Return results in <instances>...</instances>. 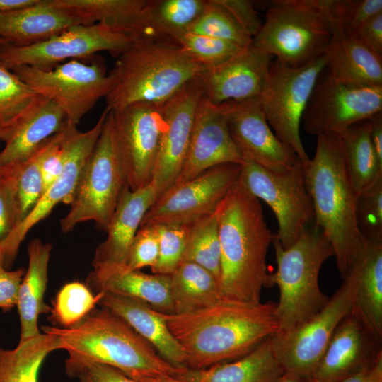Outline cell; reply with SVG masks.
Wrapping results in <instances>:
<instances>
[{"instance_id": "obj_18", "label": "cell", "mask_w": 382, "mask_h": 382, "mask_svg": "<svg viewBox=\"0 0 382 382\" xmlns=\"http://www.w3.org/2000/svg\"><path fill=\"white\" fill-rule=\"evenodd\" d=\"M219 106L243 157L275 173L285 172L301 162L294 151L272 130L258 98L225 102Z\"/></svg>"}, {"instance_id": "obj_16", "label": "cell", "mask_w": 382, "mask_h": 382, "mask_svg": "<svg viewBox=\"0 0 382 382\" xmlns=\"http://www.w3.org/2000/svg\"><path fill=\"white\" fill-rule=\"evenodd\" d=\"M240 172L241 165L223 163L172 186L156 199L144 216L140 226L189 224L214 213L238 180Z\"/></svg>"}, {"instance_id": "obj_21", "label": "cell", "mask_w": 382, "mask_h": 382, "mask_svg": "<svg viewBox=\"0 0 382 382\" xmlns=\"http://www.w3.org/2000/svg\"><path fill=\"white\" fill-rule=\"evenodd\" d=\"M242 162L243 156L231 137L220 107L202 96L185 160L173 186L192 180L212 167Z\"/></svg>"}, {"instance_id": "obj_13", "label": "cell", "mask_w": 382, "mask_h": 382, "mask_svg": "<svg viewBox=\"0 0 382 382\" xmlns=\"http://www.w3.org/2000/svg\"><path fill=\"white\" fill-rule=\"evenodd\" d=\"M134 38L99 23L79 25L35 45H0V59L10 69L19 66L51 69L65 62L88 58L102 51L119 57L132 46Z\"/></svg>"}, {"instance_id": "obj_8", "label": "cell", "mask_w": 382, "mask_h": 382, "mask_svg": "<svg viewBox=\"0 0 382 382\" xmlns=\"http://www.w3.org/2000/svg\"><path fill=\"white\" fill-rule=\"evenodd\" d=\"M332 33L310 0L272 1L252 45L292 67L323 54Z\"/></svg>"}, {"instance_id": "obj_20", "label": "cell", "mask_w": 382, "mask_h": 382, "mask_svg": "<svg viewBox=\"0 0 382 382\" xmlns=\"http://www.w3.org/2000/svg\"><path fill=\"white\" fill-rule=\"evenodd\" d=\"M201 96L197 79L162 105L164 129L151 181L157 198L173 185L183 168Z\"/></svg>"}, {"instance_id": "obj_19", "label": "cell", "mask_w": 382, "mask_h": 382, "mask_svg": "<svg viewBox=\"0 0 382 382\" xmlns=\"http://www.w3.org/2000/svg\"><path fill=\"white\" fill-rule=\"evenodd\" d=\"M382 357L379 335L354 305L341 320L312 377L314 382H340Z\"/></svg>"}, {"instance_id": "obj_17", "label": "cell", "mask_w": 382, "mask_h": 382, "mask_svg": "<svg viewBox=\"0 0 382 382\" xmlns=\"http://www.w3.org/2000/svg\"><path fill=\"white\" fill-rule=\"evenodd\" d=\"M108 112L105 108L95 125L86 132H80L76 126L70 128L63 171L45 190L27 216L0 241L4 262L13 260L30 230L46 218L57 204L61 202L69 204L81 170L100 135Z\"/></svg>"}, {"instance_id": "obj_10", "label": "cell", "mask_w": 382, "mask_h": 382, "mask_svg": "<svg viewBox=\"0 0 382 382\" xmlns=\"http://www.w3.org/2000/svg\"><path fill=\"white\" fill-rule=\"evenodd\" d=\"M238 181L273 211L278 224L274 236L284 248L291 246L314 225L313 206L301 162L285 172L275 173L243 157Z\"/></svg>"}, {"instance_id": "obj_34", "label": "cell", "mask_w": 382, "mask_h": 382, "mask_svg": "<svg viewBox=\"0 0 382 382\" xmlns=\"http://www.w3.org/2000/svg\"><path fill=\"white\" fill-rule=\"evenodd\" d=\"M347 169L356 192L361 193L382 178L370 139L369 119L352 124L339 134Z\"/></svg>"}, {"instance_id": "obj_30", "label": "cell", "mask_w": 382, "mask_h": 382, "mask_svg": "<svg viewBox=\"0 0 382 382\" xmlns=\"http://www.w3.org/2000/svg\"><path fill=\"white\" fill-rule=\"evenodd\" d=\"M69 125L62 108L45 98L12 132L0 151V166L21 163Z\"/></svg>"}, {"instance_id": "obj_48", "label": "cell", "mask_w": 382, "mask_h": 382, "mask_svg": "<svg viewBox=\"0 0 382 382\" xmlns=\"http://www.w3.org/2000/svg\"><path fill=\"white\" fill-rule=\"evenodd\" d=\"M17 224L11 190L1 166L0 171V241L6 238Z\"/></svg>"}, {"instance_id": "obj_43", "label": "cell", "mask_w": 382, "mask_h": 382, "mask_svg": "<svg viewBox=\"0 0 382 382\" xmlns=\"http://www.w3.org/2000/svg\"><path fill=\"white\" fill-rule=\"evenodd\" d=\"M159 237V251L153 274H171L182 262L188 224H161L156 225Z\"/></svg>"}, {"instance_id": "obj_41", "label": "cell", "mask_w": 382, "mask_h": 382, "mask_svg": "<svg viewBox=\"0 0 382 382\" xmlns=\"http://www.w3.org/2000/svg\"><path fill=\"white\" fill-rule=\"evenodd\" d=\"M187 32L222 39L243 47L250 46L253 42V38L217 0L207 1L202 12Z\"/></svg>"}, {"instance_id": "obj_4", "label": "cell", "mask_w": 382, "mask_h": 382, "mask_svg": "<svg viewBox=\"0 0 382 382\" xmlns=\"http://www.w3.org/2000/svg\"><path fill=\"white\" fill-rule=\"evenodd\" d=\"M42 330L58 338L67 360L105 364L139 382L161 374L176 376L186 369L167 362L122 318L104 307L71 327L45 325Z\"/></svg>"}, {"instance_id": "obj_1", "label": "cell", "mask_w": 382, "mask_h": 382, "mask_svg": "<svg viewBox=\"0 0 382 382\" xmlns=\"http://www.w3.org/2000/svg\"><path fill=\"white\" fill-rule=\"evenodd\" d=\"M162 316L191 369L238 359L279 332L276 303L271 301L221 299L197 311Z\"/></svg>"}, {"instance_id": "obj_22", "label": "cell", "mask_w": 382, "mask_h": 382, "mask_svg": "<svg viewBox=\"0 0 382 382\" xmlns=\"http://www.w3.org/2000/svg\"><path fill=\"white\" fill-rule=\"evenodd\" d=\"M274 57L252 44L197 78L202 96L214 105L259 98Z\"/></svg>"}, {"instance_id": "obj_31", "label": "cell", "mask_w": 382, "mask_h": 382, "mask_svg": "<svg viewBox=\"0 0 382 382\" xmlns=\"http://www.w3.org/2000/svg\"><path fill=\"white\" fill-rule=\"evenodd\" d=\"M347 274L354 282V305L382 336V242L364 238L363 248Z\"/></svg>"}, {"instance_id": "obj_40", "label": "cell", "mask_w": 382, "mask_h": 382, "mask_svg": "<svg viewBox=\"0 0 382 382\" xmlns=\"http://www.w3.org/2000/svg\"><path fill=\"white\" fill-rule=\"evenodd\" d=\"M101 296L102 292L93 294L87 285L79 282L67 283L56 296L51 318L62 328L76 325L94 310Z\"/></svg>"}, {"instance_id": "obj_12", "label": "cell", "mask_w": 382, "mask_h": 382, "mask_svg": "<svg viewBox=\"0 0 382 382\" xmlns=\"http://www.w3.org/2000/svg\"><path fill=\"white\" fill-rule=\"evenodd\" d=\"M342 279L340 286L318 313L295 328L279 332L270 338L284 372L312 378L335 330L354 305L353 277L347 274Z\"/></svg>"}, {"instance_id": "obj_7", "label": "cell", "mask_w": 382, "mask_h": 382, "mask_svg": "<svg viewBox=\"0 0 382 382\" xmlns=\"http://www.w3.org/2000/svg\"><path fill=\"white\" fill-rule=\"evenodd\" d=\"M125 185L109 110L100 135L80 174L70 209L59 221L61 231L71 232L78 224L91 221L99 231L106 232Z\"/></svg>"}, {"instance_id": "obj_54", "label": "cell", "mask_w": 382, "mask_h": 382, "mask_svg": "<svg viewBox=\"0 0 382 382\" xmlns=\"http://www.w3.org/2000/svg\"><path fill=\"white\" fill-rule=\"evenodd\" d=\"M40 0H0V13L10 12L38 4Z\"/></svg>"}, {"instance_id": "obj_15", "label": "cell", "mask_w": 382, "mask_h": 382, "mask_svg": "<svg viewBox=\"0 0 382 382\" xmlns=\"http://www.w3.org/2000/svg\"><path fill=\"white\" fill-rule=\"evenodd\" d=\"M162 105L137 103L110 110L125 183L132 191L151 183L164 129Z\"/></svg>"}, {"instance_id": "obj_26", "label": "cell", "mask_w": 382, "mask_h": 382, "mask_svg": "<svg viewBox=\"0 0 382 382\" xmlns=\"http://www.w3.org/2000/svg\"><path fill=\"white\" fill-rule=\"evenodd\" d=\"M325 69L335 78L366 86H382V56L352 35L333 33L325 51Z\"/></svg>"}, {"instance_id": "obj_36", "label": "cell", "mask_w": 382, "mask_h": 382, "mask_svg": "<svg viewBox=\"0 0 382 382\" xmlns=\"http://www.w3.org/2000/svg\"><path fill=\"white\" fill-rule=\"evenodd\" d=\"M51 138L28 159L2 166L11 190L18 224L32 211L44 193L41 166Z\"/></svg>"}, {"instance_id": "obj_60", "label": "cell", "mask_w": 382, "mask_h": 382, "mask_svg": "<svg viewBox=\"0 0 382 382\" xmlns=\"http://www.w3.org/2000/svg\"><path fill=\"white\" fill-rule=\"evenodd\" d=\"M1 138H0V143H1Z\"/></svg>"}, {"instance_id": "obj_5", "label": "cell", "mask_w": 382, "mask_h": 382, "mask_svg": "<svg viewBox=\"0 0 382 382\" xmlns=\"http://www.w3.org/2000/svg\"><path fill=\"white\" fill-rule=\"evenodd\" d=\"M108 73L111 87L106 108L115 110L137 103L162 105L205 67L177 44L141 35L121 54Z\"/></svg>"}, {"instance_id": "obj_57", "label": "cell", "mask_w": 382, "mask_h": 382, "mask_svg": "<svg viewBox=\"0 0 382 382\" xmlns=\"http://www.w3.org/2000/svg\"><path fill=\"white\" fill-rule=\"evenodd\" d=\"M4 256L0 248V270L4 268Z\"/></svg>"}, {"instance_id": "obj_11", "label": "cell", "mask_w": 382, "mask_h": 382, "mask_svg": "<svg viewBox=\"0 0 382 382\" xmlns=\"http://www.w3.org/2000/svg\"><path fill=\"white\" fill-rule=\"evenodd\" d=\"M41 96L54 102L64 112L67 122L77 126L111 87L104 63L71 59L51 69L19 66L11 69Z\"/></svg>"}, {"instance_id": "obj_55", "label": "cell", "mask_w": 382, "mask_h": 382, "mask_svg": "<svg viewBox=\"0 0 382 382\" xmlns=\"http://www.w3.org/2000/svg\"><path fill=\"white\" fill-rule=\"evenodd\" d=\"M274 382H314L311 378L301 377L297 375L284 372Z\"/></svg>"}, {"instance_id": "obj_27", "label": "cell", "mask_w": 382, "mask_h": 382, "mask_svg": "<svg viewBox=\"0 0 382 382\" xmlns=\"http://www.w3.org/2000/svg\"><path fill=\"white\" fill-rule=\"evenodd\" d=\"M270 338L238 359L203 369L186 368L175 376L187 382H274L284 371Z\"/></svg>"}, {"instance_id": "obj_58", "label": "cell", "mask_w": 382, "mask_h": 382, "mask_svg": "<svg viewBox=\"0 0 382 382\" xmlns=\"http://www.w3.org/2000/svg\"><path fill=\"white\" fill-rule=\"evenodd\" d=\"M8 44L4 39L0 38V45Z\"/></svg>"}, {"instance_id": "obj_50", "label": "cell", "mask_w": 382, "mask_h": 382, "mask_svg": "<svg viewBox=\"0 0 382 382\" xmlns=\"http://www.w3.org/2000/svg\"><path fill=\"white\" fill-rule=\"evenodd\" d=\"M23 277V270H0V308L9 311L18 302L19 287Z\"/></svg>"}, {"instance_id": "obj_47", "label": "cell", "mask_w": 382, "mask_h": 382, "mask_svg": "<svg viewBox=\"0 0 382 382\" xmlns=\"http://www.w3.org/2000/svg\"><path fill=\"white\" fill-rule=\"evenodd\" d=\"M233 17L239 25L252 37L257 35L262 23L258 13L246 0H217Z\"/></svg>"}, {"instance_id": "obj_51", "label": "cell", "mask_w": 382, "mask_h": 382, "mask_svg": "<svg viewBox=\"0 0 382 382\" xmlns=\"http://www.w3.org/2000/svg\"><path fill=\"white\" fill-rule=\"evenodd\" d=\"M351 35L366 47L382 56V13L362 24Z\"/></svg>"}, {"instance_id": "obj_53", "label": "cell", "mask_w": 382, "mask_h": 382, "mask_svg": "<svg viewBox=\"0 0 382 382\" xmlns=\"http://www.w3.org/2000/svg\"><path fill=\"white\" fill-rule=\"evenodd\" d=\"M340 382H382V357L371 366Z\"/></svg>"}, {"instance_id": "obj_39", "label": "cell", "mask_w": 382, "mask_h": 382, "mask_svg": "<svg viewBox=\"0 0 382 382\" xmlns=\"http://www.w3.org/2000/svg\"><path fill=\"white\" fill-rule=\"evenodd\" d=\"M182 262L196 263L211 272L219 284L221 245L216 210L188 224Z\"/></svg>"}, {"instance_id": "obj_29", "label": "cell", "mask_w": 382, "mask_h": 382, "mask_svg": "<svg viewBox=\"0 0 382 382\" xmlns=\"http://www.w3.org/2000/svg\"><path fill=\"white\" fill-rule=\"evenodd\" d=\"M52 249L50 243H43L39 238L31 240L28 244V266L19 287L16 305L21 322L19 342L39 335L38 318L51 311L44 301V296Z\"/></svg>"}, {"instance_id": "obj_25", "label": "cell", "mask_w": 382, "mask_h": 382, "mask_svg": "<svg viewBox=\"0 0 382 382\" xmlns=\"http://www.w3.org/2000/svg\"><path fill=\"white\" fill-rule=\"evenodd\" d=\"M100 292L98 303L100 307L122 318L167 362L176 368H187L183 349L169 330L161 312L137 299Z\"/></svg>"}, {"instance_id": "obj_32", "label": "cell", "mask_w": 382, "mask_h": 382, "mask_svg": "<svg viewBox=\"0 0 382 382\" xmlns=\"http://www.w3.org/2000/svg\"><path fill=\"white\" fill-rule=\"evenodd\" d=\"M90 20L133 37L144 35L151 0H52Z\"/></svg>"}, {"instance_id": "obj_59", "label": "cell", "mask_w": 382, "mask_h": 382, "mask_svg": "<svg viewBox=\"0 0 382 382\" xmlns=\"http://www.w3.org/2000/svg\"><path fill=\"white\" fill-rule=\"evenodd\" d=\"M1 166H0V171H1Z\"/></svg>"}, {"instance_id": "obj_2", "label": "cell", "mask_w": 382, "mask_h": 382, "mask_svg": "<svg viewBox=\"0 0 382 382\" xmlns=\"http://www.w3.org/2000/svg\"><path fill=\"white\" fill-rule=\"evenodd\" d=\"M216 213L221 245L222 299L258 303L267 287L266 257L272 233L258 199L236 180Z\"/></svg>"}, {"instance_id": "obj_6", "label": "cell", "mask_w": 382, "mask_h": 382, "mask_svg": "<svg viewBox=\"0 0 382 382\" xmlns=\"http://www.w3.org/2000/svg\"><path fill=\"white\" fill-rule=\"evenodd\" d=\"M271 243L277 269L269 274L267 287L274 284L279 287L276 315L279 332H286L311 318L329 301L330 297L320 289L318 277L323 263L334 256V250L324 233L314 225L306 228L288 248H284L274 234Z\"/></svg>"}, {"instance_id": "obj_33", "label": "cell", "mask_w": 382, "mask_h": 382, "mask_svg": "<svg viewBox=\"0 0 382 382\" xmlns=\"http://www.w3.org/2000/svg\"><path fill=\"white\" fill-rule=\"evenodd\" d=\"M170 277L173 314L197 311L222 299L217 279L196 263L182 262Z\"/></svg>"}, {"instance_id": "obj_9", "label": "cell", "mask_w": 382, "mask_h": 382, "mask_svg": "<svg viewBox=\"0 0 382 382\" xmlns=\"http://www.w3.org/2000/svg\"><path fill=\"white\" fill-rule=\"evenodd\" d=\"M325 67V53L300 67L273 59L265 88L258 98L273 132L294 151L301 164L310 158L301 139L300 124L316 81Z\"/></svg>"}, {"instance_id": "obj_14", "label": "cell", "mask_w": 382, "mask_h": 382, "mask_svg": "<svg viewBox=\"0 0 382 382\" xmlns=\"http://www.w3.org/2000/svg\"><path fill=\"white\" fill-rule=\"evenodd\" d=\"M382 112V86H366L335 78L324 68L318 75L301 122L312 135L340 134Z\"/></svg>"}, {"instance_id": "obj_37", "label": "cell", "mask_w": 382, "mask_h": 382, "mask_svg": "<svg viewBox=\"0 0 382 382\" xmlns=\"http://www.w3.org/2000/svg\"><path fill=\"white\" fill-rule=\"evenodd\" d=\"M204 0H151L143 35L175 40L202 12Z\"/></svg>"}, {"instance_id": "obj_46", "label": "cell", "mask_w": 382, "mask_h": 382, "mask_svg": "<svg viewBox=\"0 0 382 382\" xmlns=\"http://www.w3.org/2000/svg\"><path fill=\"white\" fill-rule=\"evenodd\" d=\"M65 371L79 382H139L114 367L98 363L66 359Z\"/></svg>"}, {"instance_id": "obj_49", "label": "cell", "mask_w": 382, "mask_h": 382, "mask_svg": "<svg viewBox=\"0 0 382 382\" xmlns=\"http://www.w3.org/2000/svg\"><path fill=\"white\" fill-rule=\"evenodd\" d=\"M382 13V0H354L342 31L352 34L359 26Z\"/></svg>"}, {"instance_id": "obj_45", "label": "cell", "mask_w": 382, "mask_h": 382, "mask_svg": "<svg viewBox=\"0 0 382 382\" xmlns=\"http://www.w3.org/2000/svg\"><path fill=\"white\" fill-rule=\"evenodd\" d=\"M159 237L156 225L140 226L130 245L124 271L152 268L157 262Z\"/></svg>"}, {"instance_id": "obj_38", "label": "cell", "mask_w": 382, "mask_h": 382, "mask_svg": "<svg viewBox=\"0 0 382 382\" xmlns=\"http://www.w3.org/2000/svg\"><path fill=\"white\" fill-rule=\"evenodd\" d=\"M44 97L23 82L0 59V138L5 141Z\"/></svg>"}, {"instance_id": "obj_3", "label": "cell", "mask_w": 382, "mask_h": 382, "mask_svg": "<svg viewBox=\"0 0 382 382\" xmlns=\"http://www.w3.org/2000/svg\"><path fill=\"white\" fill-rule=\"evenodd\" d=\"M316 137L313 158L302 164L304 180L313 206L314 226L330 241L342 278L364 245L355 216L358 193L347 169L340 134L328 132Z\"/></svg>"}, {"instance_id": "obj_35", "label": "cell", "mask_w": 382, "mask_h": 382, "mask_svg": "<svg viewBox=\"0 0 382 382\" xmlns=\"http://www.w3.org/2000/svg\"><path fill=\"white\" fill-rule=\"evenodd\" d=\"M57 349L58 338L44 332L19 342L15 349L0 347V382H38L45 359Z\"/></svg>"}, {"instance_id": "obj_23", "label": "cell", "mask_w": 382, "mask_h": 382, "mask_svg": "<svg viewBox=\"0 0 382 382\" xmlns=\"http://www.w3.org/2000/svg\"><path fill=\"white\" fill-rule=\"evenodd\" d=\"M157 199L152 183L136 190L125 185L110 219L107 237L96 249L92 261L96 272L123 270L133 238L144 216Z\"/></svg>"}, {"instance_id": "obj_44", "label": "cell", "mask_w": 382, "mask_h": 382, "mask_svg": "<svg viewBox=\"0 0 382 382\" xmlns=\"http://www.w3.org/2000/svg\"><path fill=\"white\" fill-rule=\"evenodd\" d=\"M355 216L359 231L364 238L382 242V178L358 194Z\"/></svg>"}, {"instance_id": "obj_42", "label": "cell", "mask_w": 382, "mask_h": 382, "mask_svg": "<svg viewBox=\"0 0 382 382\" xmlns=\"http://www.w3.org/2000/svg\"><path fill=\"white\" fill-rule=\"evenodd\" d=\"M175 41L187 55L205 68L221 64L245 48L227 40L190 32L184 33Z\"/></svg>"}, {"instance_id": "obj_56", "label": "cell", "mask_w": 382, "mask_h": 382, "mask_svg": "<svg viewBox=\"0 0 382 382\" xmlns=\"http://www.w3.org/2000/svg\"><path fill=\"white\" fill-rule=\"evenodd\" d=\"M144 382H187L175 376L168 374H161L156 377L149 378Z\"/></svg>"}, {"instance_id": "obj_24", "label": "cell", "mask_w": 382, "mask_h": 382, "mask_svg": "<svg viewBox=\"0 0 382 382\" xmlns=\"http://www.w3.org/2000/svg\"><path fill=\"white\" fill-rule=\"evenodd\" d=\"M93 24L76 11L40 0L32 6L0 13V38L16 47L35 45L79 25Z\"/></svg>"}, {"instance_id": "obj_52", "label": "cell", "mask_w": 382, "mask_h": 382, "mask_svg": "<svg viewBox=\"0 0 382 382\" xmlns=\"http://www.w3.org/2000/svg\"><path fill=\"white\" fill-rule=\"evenodd\" d=\"M370 139L378 164L382 167V112L369 119Z\"/></svg>"}, {"instance_id": "obj_28", "label": "cell", "mask_w": 382, "mask_h": 382, "mask_svg": "<svg viewBox=\"0 0 382 382\" xmlns=\"http://www.w3.org/2000/svg\"><path fill=\"white\" fill-rule=\"evenodd\" d=\"M86 285L96 294L100 291L131 297L146 302L154 310L173 314L170 275L146 274L139 270L91 271Z\"/></svg>"}]
</instances>
